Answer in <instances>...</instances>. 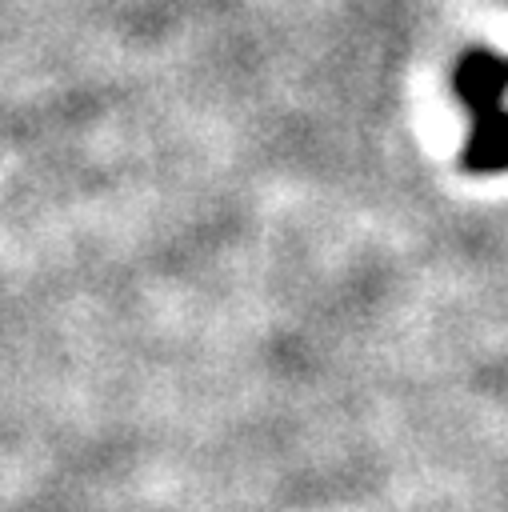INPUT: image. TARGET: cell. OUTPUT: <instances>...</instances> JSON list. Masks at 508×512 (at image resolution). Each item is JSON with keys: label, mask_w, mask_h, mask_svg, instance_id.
<instances>
[{"label": "cell", "mask_w": 508, "mask_h": 512, "mask_svg": "<svg viewBox=\"0 0 508 512\" xmlns=\"http://www.w3.org/2000/svg\"><path fill=\"white\" fill-rule=\"evenodd\" d=\"M452 88H456L460 104L472 116H484L492 108H504V96H508V60H500L492 52H468L456 64Z\"/></svg>", "instance_id": "obj_1"}, {"label": "cell", "mask_w": 508, "mask_h": 512, "mask_svg": "<svg viewBox=\"0 0 508 512\" xmlns=\"http://www.w3.org/2000/svg\"><path fill=\"white\" fill-rule=\"evenodd\" d=\"M464 164L472 172H504L508 168V108H492L484 116H472Z\"/></svg>", "instance_id": "obj_2"}]
</instances>
